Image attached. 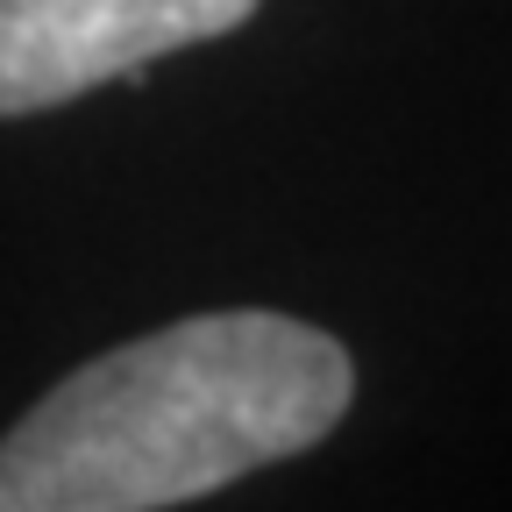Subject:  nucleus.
Masks as SVG:
<instances>
[{"label":"nucleus","mask_w":512,"mask_h":512,"mask_svg":"<svg viewBox=\"0 0 512 512\" xmlns=\"http://www.w3.org/2000/svg\"><path fill=\"white\" fill-rule=\"evenodd\" d=\"M264 0H0V121L136 79L242 29Z\"/></svg>","instance_id":"f03ea898"},{"label":"nucleus","mask_w":512,"mask_h":512,"mask_svg":"<svg viewBox=\"0 0 512 512\" xmlns=\"http://www.w3.org/2000/svg\"><path fill=\"white\" fill-rule=\"evenodd\" d=\"M356 363L292 313H192L121 342L0 434V512H157L328 441Z\"/></svg>","instance_id":"f257e3e1"}]
</instances>
